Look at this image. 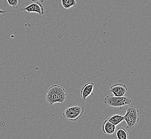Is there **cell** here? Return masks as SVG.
Here are the masks:
<instances>
[{
    "mask_svg": "<svg viewBox=\"0 0 151 139\" xmlns=\"http://www.w3.org/2000/svg\"><path fill=\"white\" fill-rule=\"evenodd\" d=\"M66 99L67 92L64 88L60 85H52L47 90L45 99L49 106L57 103H63Z\"/></svg>",
    "mask_w": 151,
    "mask_h": 139,
    "instance_id": "cell-1",
    "label": "cell"
},
{
    "mask_svg": "<svg viewBox=\"0 0 151 139\" xmlns=\"http://www.w3.org/2000/svg\"><path fill=\"white\" fill-rule=\"evenodd\" d=\"M124 118L127 124V128L129 130L133 129L139 120V110L133 105L127 107Z\"/></svg>",
    "mask_w": 151,
    "mask_h": 139,
    "instance_id": "cell-2",
    "label": "cell"
},
{
    "mask_svg": "<svg viewBox=\"0 0 151 139\" xmlns=\"http://www.w3.org/2000/svg\"><path fill=\"white\" fill-rule=\"evenodd\" d=\"M84 110V106L81 105H75L65 108L62 115L65 119L72 122H75L83 115Z\"/></svg>",
    "mask_w": 151,
    "mask_h": 139,
    "instance_id": "cell-3",
    "label": "cell"
},
{
    "mask_svg": "<svg viewBox=\"0 0 151 139\" xmlns=\"http://www.w3.org/2000/svg\"><path fill=\"white\" fill-rule=\"evenodd\" d=\"M131 99L129 97H117L115 96L107 95L105 97L104 103L108 106L112 107H122L131 104Z\"/></svg>",
    "mask_w": 151,
    "mask_h": 139,
    "instance_id": "cell-4",
    "label": "cell"
},
{
    "mask_svg": "<svg viewBox=\"0 0 151 139\" xmlns=\"http://www.w3.org/2000/svg\"><path fill=\"white\" fill-rule=\"evenodd\" d=\"M127 91L128 88L126 85L122 84H116L111 86L108 92L113 94L115 96L122 97L124 96Z\"/></svg>",
    "mask_w": 151,
    "mask_h": 139,
    "instance_id": "cell-5",
    "label": "cell"
},
{
    "mask_svg": "<svg viewBox=\"0 0 151 139\" xmlns=\"http://www.w3.org/2000/svg\"><path fill=\"white\" fill-rule=\"evenodd\" d=\"M94 88V83L90 82L86 83L83 86L80 92V95L83 101H85L90 95H93V90Z\"/></svg>",
    "mask_w": 151,
    "mask_h": 139,
    "instance_id": "cell-6",
    "label": "cell"
},
{
    "mask_svg": "<svg viewBox=\"0 0 151 139\" xmlns=\"http://www.w3.org/2000/svg\"><path fill=\"white\" fill-rule=\"evenodd\" d=\"M20 10H24L29 13H37L39 15H42L44 13V9L42 4L39 2H34L26 6L25 8L19 9Z\"/></svg>",
    "mask_w": 151,
    "mask_h": 139,
    "instance_id": "cell-7",
    "label": "cell"
},
{
    "mask_svg": "<svg viewBox=\"0 0 151 139\" xmlns=\"http://www.w3.org/2000/svg\"><path fill=\"white\" fill-rule=\"evenodd\" d=\"M116 126L111 123L107 120H105L102 125V130L104 133L108 135L113 134L116 131Z\"/></svg>",
    "mask_w": 151,
    "mask_h": 139,
    "instance_id": "cell-8",
    "label": "cell"
},
{
    "mask_svg": "<svg viewBox=\"0 0 151 139\" xmlns=\"http://www.w3.org/2000/svg\"><path fill=\"white\" fill-rule=\"evenodd\" d=\"M109 122H111L113 124L117 126L121 124L123 121L124 120V116H122L120 114H114L108 117L107 119Z\"/></svg>",
    "mask_w": 151,
    "mask_h": 139,
    "instance_id": "cell-9",
    "label": "cell"
},
{
    "mask_svg": "<svg viewBox=\"0 0 151 139\" xmlns=\"http://www.w3.org/2000/svg\"><path fill=\"white\" fill-rule=\"evenodd\" d=\"M116 135L117 139H129V134L127 130L122 127L117 128Z\"/></svg>",
    "mask_w": 151,
    "mask_h": 139,
    "instance_id": "cell-10",
    "label": "cell"
},
{
    "mask_svg": "<svg viewBox=\"0 0 151 139\" xmlns=\"http://www.w3.org/2000/svg\"><path fill=\"white\" fill-rule=\"evenodd\" d=\"M62 5L64 9H69L77 6V3L76 0H61Z\"/></svg>",
    "mask_w": 151,
    "mask_h": 139,
    "instance_id": "cell-11",
    "label": "cell"
},
{
    "mask_svg": "<svg viewBox=\"0 0 151 139\" xmlns=\"http://www.w3.org/2000/svg\"><path fill=\"white\" fill-rule=\"evenodd\" d=\"M7 2L10 6H12L13 8H17L20 6L21 0H6Z\"/></svg>",
    "mask_w": 151,
    "mask_h": 139,
    "instance_id": "cell-12",
    "label": "cell"
},
{
    "mask_svg": "<svg viewBox=\"0 0 151 139\" xmlns=\"http://www.w3.org/2000/svg\"><path fill=\"white\" fill-rule=\"evenodd\" d=\"M34 2H39V3H44L45 0H30Z\"/></svg>",
    "mask_w": 151,
    "mask_h": 139,
    "instance_id": "cell-13",
    "label": "cell"
},
{
    "mask_svg": "<svg viewBox=\"0 0 151 139\" xmlns=\"http://www.w3.org/2000/svg\"><path fill=\"white\" fill-rule=\"evenodd\" d=\"M8 10H2L0 9V14H5L6 12H8Z\"/></svg>",
    "mask_w": 151,
    "mask_h": 139,
    "instance_id": "cell-14",
    "label": "cell"
}]
</instances>
